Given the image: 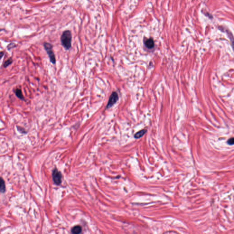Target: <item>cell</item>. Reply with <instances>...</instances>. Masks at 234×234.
Here are the masks:
<instances>
[{
  "instance_id": "obj_7",
  "label": "cell",
  "mask_w": 234,
  "mask_h": 234,
  "mask_svg": "<svg viewBox=\"0 0 234 234\" xmlns=\"http://www.w3.org/2000/svg\"><path fill=\"white\" fill-rule=\"evenodd\" d=\"M82 228L79 225H76L72 228V232L73 234H80L81 232Z\"/></svg>"
},
{
  "instance_id": "obj_1",
  "label": "cell",
  "mask_w": 234,
  "mask_h": 234,
  "mask_svg": "<svg viewBox=\"0 0 234 234\" xmlns=\"http://www.w3.org/2000/svg\"><path fill=\"white\" fill-rule=\"evenodd\" d=\"M72 34L69 30L64 31L60 38L62 45L66 50H70L72 47Z\"/></svg>"
},
{
  "instance_id": "obj_9",
  "label": "cell",
  "mask_w": 234,
  "mask_h": 234,
  "mask_svg": "<svg viewBox=\"0 0 234 234\" xmlns=\"http://www.w3.org/2000/svg\"><path fill=\"white\" fill-rule=\"evenodd\" d=\"M0 192L2 193H3L5 192V190H6V186H5V184L4 180L1 178L0 180Z\"/></svg>"
},
{
  "instance_id": "obj_6",
  "label": "cell",
  "mask_w": 234,
  "mask_h": 234,
  "mask_svg": "<svg viewBox=\"0 0 234 234\" xmlns=\"http://www.w3.org/2000/svg\"><path fill=\"white\" fill-rule=\"evenodd\" d=\"M145 45L148 49H152L154 46V42L153 40L151 39H147L145 42Z\"/></svg>"
},
{
  "instance_id": "obj_4",
  "label": "cell",
  "mask_w": 234,
  "mask_h": 234,
  "mask_svg": "<svg viewBox=\"0 0 234 234\" xmlns=\"http://www.w3.org/2000/svg\"><path fill=\"white\" fill-rule=\"evenodd\" d=\"M118 99V96L116 92H113L111 95L108 102L107 105V108H110L115 104Z\"/></svg>"
},
{
  "instance_id": "obj_13",
  "label": "cell",
  "mask_w": 234,
  "mask_h": 234,
  "mask_svg": "<svg viewBox=\"0 0 234 234\" xmlns=\"http://www.w3.org/2000/svg\"><path fill=\"white\" fill-rule=\"evenodd\" d=\"M0 54V58H2V57H3V55H4V52H1Z\"/></svg>"
},
{
  "instance_id": "obj_10",
  "label": "cell",
  "mask_w": 234,
  "mask_h": 234,
  "mask_svg": "<svg viewBox=\"0 0 234 234\" xmlns=\"http://www.w3.org/2000/svg\"><path fill=\"white\" fill-rule=\"evenodd\" d=\"M13 58H8V59H7V60L4 63V64H3L4 67V68H7V67H8L9 65H11L13 63Z\"/></svg>"
},
{
  "instance_id": "obj_12",
  "label": "cell",
  "mask_w": 234,
  "mask_h": 234,
  "mask_svg": "<svg viewBox=\"0 0 234 234\" xmlns=\"http://www.w3.org/2000/svg\"><path fill=\"white\" fill-rule=\"evenodd\" d=\"M15 46H16V45H15V44H14V43H11V44H10L8 45V46H7V48H8V49L9 50H10V49H12V48H14Z\"/></svg>"
},
{
  "instance_id": "obj_3",
  "label": "cell",
  "mask_w": 234,
  "mask_h": 234,
  "mask_svg": "<svg viewBox=\"0 0 234 234\" xmlns=\"http://www.w3.org/2000/svg\"><path fill=\"white\" fill-rule=\"evenodd\" d=\"M52 178L54 183L57 185H59L61 184L62 182V175L60 172L56 169H54L52 172Z\"/></svg>"
},
{
  "instance_id": "obj_11",
  "label": "cell",
  "mask_w": 234,
  "mask_h": 234,
  "mask_svg": "<svg viewBox=\"0 0 234 234\" xmlns=\"http://www.w3.org/2000/svg\"><path fill=\"white\" fill-rule=\"evenodd\" d=\"M227 143L230 145L234 144V138H231L228 140Z\"/></svg>"
},
{
  "instance_id": "obj_5",
  "label": "cell",
  "mask_w": 234,
  "mask_h": 234,
  "mask_svg": "<svg viewBox=\"0 0 234 234\" xmlns=\"http://www.w3.org/2000/svg\"><path fill=\"white\" fill-rule=\"evenodd\" d=\"M14 92L15 94V95L17 97V98H18L19 99L22 100V101H25V99L24 98V96L22 94V90L19 88H16L15 89L14 91Z\"/></svg>"
},
{
  "instance_id": "obj_2",
  "label": "cell",
  "mask_w": 234,
  "mask_h": 234,
  "mask_svg": "<svg viewBox=\"0 0 234 234\" xmlns=\"http://www.w3.org/2000/svg\"><path fill=\"white\" fill-rule=\"evenodd\" d=\"M44 46L46 51L49 56L50 62L52 63L53 64L55 65L56 64V60L55 54L53 50V46L50 43L45 42L44 44Z\"/></svg>"
},
{
  "instance_id": "obj_8",
  "label": "cell",
  "mask_w": 234,
  "mask_h": 234,
  "mask_svg": "<svg viewBox=\"0 0 234 234\" xmlns=\"http://www.w3.org/2000/svg\"><path fill=\"white\" fill-rule=\"evenodd\" d=\"M146 131H147V130H140V131L136 133L134 137L136 139H139V138L143 136V135L145 134Z\"/></svg>"
}]
</instances>
